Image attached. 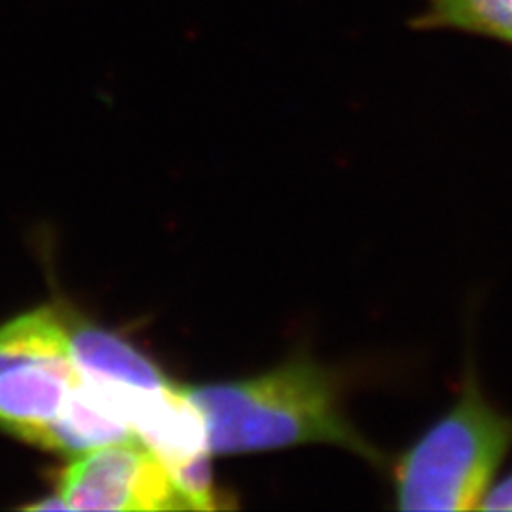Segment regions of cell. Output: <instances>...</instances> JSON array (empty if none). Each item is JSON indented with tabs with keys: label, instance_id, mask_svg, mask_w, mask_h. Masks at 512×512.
<instances>
[{
	"label": "cell",
	"instance_id": "cell-1",
	"mask_svg": "<svg viewBox=\"0 0 512 512\" xmlns=\"http://www.w3.org/2000/svg\"><path fill=\"white\" fill-rule=\"evenodd\" d=\"M186 395L202 414L211 454L332 444L378 461V452L344 414L338 378L308 353L253 378L186 389Z\"/></svg>",
	"mask_w": 512,
	"mask_h": 512
},
{
	"label": "cell",
	"instance_id": "cell-2",
	"mask_svg": "<svg viewBox=\"0 0 512 512\" xmlns=\"http://www.w3.org/2000/svg\"><path fill=\"white\" fill-rule=\"evenodd\" d=\"M512 448V418L467 380L454 408L395 465L401 511H471L480 507Z\"/></svg>",
	"mask_w": 512,
	"mask_h": 512
},
{
	"label": "cell",
	"instance_id": "cell-3",
	"mask_svg": "<svg viewBox=\"0 0 512 512\" xmlns=\"http://www.w3.org/2000/svg\"><path fill=\"white\" fill-rule=\"evenodd\" d=\"M59 482V495L73 511L190 509L164 461L139 440L82 454Z\"/></svg>",
	"mask_w": 512,
	"mask_h": 512
},
{
	"label": "cell",
	"instance_id": "cell-4",
	"mask_svg": "<svg viewBox=\"0 0 512 512\" xmlns=\"http://www.w3.org/2000/svg\"><path fill=\"white\" fill-rule=\"evenodd\" d=\"M78 378L73 361L27 363L0 374V427L31 440L61 414Z\"/></svg>",
	"mask_w": 512,
	"mask_h": 512
},
{
	"label": "cell",
	"instance_id": "cell-5",
	"mask_svg": "<svg viewBox=\"0 0 512 512\" xmlns=\"http://www.w3.org/2000/svg\"><path fill=\"white\" fill-rule=\"evenodd\" d=\"M137 440L128 421L78 372L61 414L33 442L65 454H86L101 446Z\"/></svg>",
	"mask_w": 512,
	"mask_h": 512
},
{
	"label": "cell",
	"instance_id": "cell-6",
	"mask_svg": "<svg viewBox=\"0 0 512 512\" xmlns=\"http://www.w3.org/2000/svg\"><path fill=\"white\" fill-rule=\"evenodd\" d=\"M73 365L82 376L103 384L156 391L171 382L122 338L90 325H69Z\"/></svg>",
	"mask_w": 512,
	"mask_h": 512
},
{
	"label": "cell",
	"instance_id": "cell-7",
	"mask_svg": "<svg viewBox=\"0 0 512 512\" xmlns=\"http://www.w3.org/2000/svg\"><path fill=\"white\" fill-rule=\"evenodd\" d=\"M73 361L69 323L52 308L27 313L0 329V374L27 363Z\"/></svg>",
	"mask_w": 512,
	"mask_h": 512
},
{
	"label": "cell",
	"instance_id": "cell-8",
	"mask_svg": "<svg viewBox=\"0 0 512 512\" xmlns=\"http://www.w3.org/2000/svg\"><path fill=\"white\" fill-rule=\"evenodd\" d=\"M414 29H456L512 44V0H427Z\"/></svg>",
	"mask_w": 512,
	"mask_h": 512
},
{
	"label": "cell",
	"instance_id": "cell-9",
	"mask_svg": "<svg viewBox=\"0 0 512 512\" xmlns=\"http://www.w3.org/2000/svg\"><path fill=\"white\" fill-rule=\"evenodd\" d=\"M482 511H512V475L507 476L494 490H490L480 503Z\"/></svg>",
	"mask_w": 512,
	"mask_h": 512
},
{
	"label": "cell",
	"instance_id": "cell-10",
	"mask_svg": "<svg viewBox=\"0 0 512 512\" xmlns=\"http://www.w3.org/2000/svg\"><path fill=\"white\" fill-rule=\"evenodd\" d=\"M27 509H31V511H52V509H67V503L63 501V497L61 495H55V497H50V499H44V501H40V503H35V505H29Z\"/></svg>",
	"mask_w": 512,
	"mask_h": 512
}]
</instances>
